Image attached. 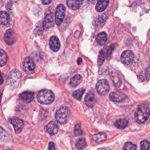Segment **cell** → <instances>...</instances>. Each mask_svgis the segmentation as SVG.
Wrapping results in <instances>:
<instances>
[{"mask_svg": "<svg viewBox=\"0 0 150 150\" xmlns=\"http://www.w3.org/2000/svg\"><path fill=\"white\" fill-rule=\"evenodd\" d=\"M150 116V105L142 104L138 106L135 112V119L139 124L144 123Z\"/></svg>", "mask_w": 150, "mask_h": 150, "instance_id": "cell-1", "label": "cell"}, {"mask_svg": "<svg viewBox=\"0 0 150 150\" xmlns=\"http://www.w3.org/2000/svg\"><path fill=\"white\" fill-rule=\"evenodd\" d=\"M38 101L43 104H49L54 100V95L53 91L48 89L40 90L38 94Z\"/></svg>", "mask_w": 150, "mask_h": 150, "instance_id": "cell-2", "label": "cell"}, {"mask_svg": "<svg viewBox=\"0 0 150 150\" xmlns=\"http://www.w3.org/2000/svg\"><path fill=\"white\" fill-rule=\"evenodd\" d=\"M69 110L66 107H61L57 110L55 114V118L58 123L60 124H65L69 119Z\"/></svg>", "mask_w": 150, "mask_h": 150, "instance_id": "cell-3", "label": "cell"}, {"mask_svg": "<svg viewBox=\"0 0 150 150\" xmlns=\"http://www.w3.org/2000/svg\"><path fill=\"white\" fill-rule=\"evenodd\" d=\"M97 93L101 96H105L110 90V85L107 80L102 79L99 80L96 86Z\"/></svg>", "mask_w": 150, "mask_h": 150, "instance_id": "cell-4", "label": "cell"}, {"mask_svg": "<svg viewBox=\"0 0 150 150\" xmlns=\"http://www.w3.org/2000/svg\"><path fill=\"white\" fill-rule=\"evenodd\" d=\"M21 78V73L18 70L14 69L11 71L8 77V83L11 86H15L18 84Z\"/></svg>", "mask_w": 150, "mask_h": 150, "instance_id": "cell-5", "label": "cell"}, {"mask_svg": "<svg viewBox=\"0 0 150 150\" xmlns=\"http://www.w3.org/2000/svg\"><path fill=\"white\" fill-rule=\"evenodd\" d=\"M110 99L116 103H125L129 100L127 95L119 91L111 92L110 94Z\"/></svg>", "mask_w": 150, "mask_h": 150, "instance_id": "cell-6", "label": "cell"}, {"mask_svg": "<svg viewBox=\"0 0 150 150\" xmlns=\"http://www.w3.org/2000/svg\"><path fill=\"white\" fill-rule=\"evenodd\" d=\"M65 7L63 4L59 5L55 12V22L57 25H60L65 16Z\"/></svg>", "mask_w": 150, "mask_h": 150, "instance_id": "cell-7", "label": "cell"}, {"mask_svg": "<svg viewBox=\"0 0 150 150\" xmlns=\"http://www.w3.org/2000/svg\"><path fill=\"white\" fill-rule=\"evenodd\" d=\"M23 68L26 74H30L34 72L35 69V64L33 60L30 57H25L23 63Z\"/></svg>", "mask_w": 150, "mask_h": 150, "instance_id": "cell-8", "label": "cell"}, {"mask_svg": "<svg viewBox=\"0 0 150 150\" xmlns=\"http://www.w3.org/2000/svg\"><path fill=\"white\" fill-rule=\"evenodd\" d=\"M134 59V53L130 50H125L124 51L121 56V60L122 63L125 65H129L131 64Z\"/></svg>", "mask_w": 150, "mask_h": 150, "instance_id": "cell-9", "label": "cell"}, {"mask_svg": "<svg viewBox=\"0 0 150 150\" xmlns=\"http://www.w3.org/2000/svg\"><path fill=\"white\" fill-rule=\"evenodd\" d=\"M9 121L13 126L15 131L16 133H19L22 131V130L23 128V126H24L23 122L22 121V120H21L19 118L14 117H12V118H9Z\"/></svg>", "mask_w": 150, "mask_h": 150, "instance_id": "cell-10", "label": "cell"}, {"mask_svg": "<svg viewBox=\"0 0 150 150\" xmlns=\"http://www.w3.org/2000/svg\"><path fill=\"white\" fill-rule=\"evenodd\" d=\"M4 40L6 44L11 45L16 40V36L12 29H8L4 35Z\"/></svg>", "mask_w": 150, "mask_h": 150, "instance_id": "cell-11", "label": "cell"}, {"mask_svg": "<svg viewBox=\"0 0 150 150\" xmlns=\"http://www.w3.org/2000/svg\"><path fill=\"white\" fill-rule=\"evenodd\" d=\"M84 100H85V103L86 105H87L88 107H90V108L93 107L96 102V99L94 93L91 91H89L87 94Z\"/></svg>", "mask_w": 150, "mask_h": 150, "instance_id": "cell-12", "label": "cell"}, {"mask_svg": "<svg viewBox=\"0 0 150 150\" xmlns=\"http://www.w3.org/2000/svg\"><path fill=\"white\" fill-rule=\"evenodd\" d=\"M49 46L53 52H57L60 47V43L58 38L56 36H53L49 40Z\"/></svg>", "mask_w": 150, "mask_h": 150, "instance_id": "cell-13", "label": "cell"}, {"mask_svg": "<svg viewBox=\"0 0 150 150\" xmlns=\"http://www.w3.org/2000/svg\"><path fill=\"white\" fill-rule=\"evenodd\" d=\"M45 131L51 135H55L59 131L58 125L53 121L50 122L45 127Z\"/></svg>", "mask_w": 150, "mask_h": 150, "instance_id": "cell-14", "label": "cell"}, {"mask_svg": "<svg viewBox=\"0 0 150 150\" xmlns=\"http://www.w3.org/2000/svg\"><path fill=\"white\" fill-rule=\"evenodd\" d=\"M19 98L23 101L29 103L33 100V93L31 91H25L20 94Z\"/></svg>", "mask_w": 150, "mask_h": 150, "instance_id": "cell-15", "label": "cell"}, {"mask_svg": "<svg viewBox=\"0 0 150 150\" xmlns=\"http://www.w3.org/2000/svg\"><path fill=\"white\" fill-rule=\"evenodd\" d=\"M109 4V0H98L96 5V9L98 12H102L104 11L108 6Z\"/></svg>", "mask_w": 150, "mask_h": 150, "instance_id": "cell-16", "label": "cell"}, {"mask_svg": "<svg viewBox=\"0 0 150 150\" xmlns=\"http://www.w3.org/2000/svg\"><path fill=\"white\" fill-rule=\"evenodd\" d=\"M107 40V35L104 32L98 33L96 36V41L101 46H103L106 43Z\"/></svg>", "mask_w": 150, "mask_h": 150, "instance_id": "cell-17", "label": "cell"}, {"mask_svg": "<svg viewBox=\"0 0 150 150\" xmlns=\"http://www.w3.org/2000/svg\"><path fill=\"white\" fill-rule=\"evenodd\" d=\"M128 124V121L125 118H120L115 122L114 125L118 128L124 129L127 127Z\"/></svg>", "mask_w": 150, "mask_h": 150, "instance_id": "cell-18", "label": "cell"}, {"mask_svg": "<svg viewBox=\"0 0 150 150\" xmlns=\"http://www.w3.org/2000/svg\"><path fill=\"white\" fill-rule=\"evenodd\" d=\"M82 81V77L80 74H76L70 80V85L72 87H75L78 86Z\"/></svg>", "mask_w": 150, "mask_h": 150, "instance_id": "cell-19", "label": "cell"}, {"mask_svg": "<svg viewBox=\"0 0 150 150\" xmlns=\"http://www.w3.org/2000/svg\"><path fill=\"white\" fill-rule=\"evenodd\" d=\"M66 3L68 7L73 10L78 9L80 7L79 0H67Z\"/></svg>", "mask_w": 150, "mask_h": 150, "instance_id": "cell-20", "label": "cell"}, {"mask_svg": "<svg viewBox=\"0 0 150 150\" xmlns=\"http://www.w3.org/2000/svg\"><path fill=\"white\" fill-rule=\"evenodd\" d=\"M9 21V17L7 12L5 11L0 12V25H6Z\"/></svg>", "mask_w": 150, "mask_h": 150, "instance_id": "cell-21", "label": "cell"}, {"mask_svg": "<svg viewBox=\"0 0 150 150\" xmlns=\"http://www.w3.org/2000/svg\"><path fill=\"white\" fill-rule=\"evenodd\" d=\"M111 77L115 86L117 87H119L121 84V79L120 76L115 73H112L111 74Z\"/></svg>", "mask_w": 150, "mask_h": 150, "instance_id": "cell-22", "label": "cell"}, {"mask_svg": "<svg viewBox=\"0 0 150 150\" xmlns=\"http://www.w3.org/2000/svg\"><path fill=\"white\" fill-rule=\"evenodd\" d=\"M8 60V56L5 52L0 49V67L4 66L6 64Z\"/></svg>", "mask_w": 150, "mask_h": 150, "instance_id": "cell-23", "label": "cell"}, {"mask_svg": "<svg viewBox=\"0 0 150 150\" xmlns=\"http://www.w3.org/2000/svg\"><path fill=\"white\" fill-rule=\"evenodd\" d=\"M93 139L97 142H102L107 139V135L104 133H98L93 136Z\"/></svg>", "mask_w": 150, "mask_h": 150, "instance_id": "cell-24", "label": "cell"}, {"mask_svg": "<svg viewBox=\"0 0 150 150\" xmlns=\"http://www.w3.org/2000/svg\"><path fill=\"white\" fill-rule=\"evenodd\" d=\"M9 139V135L8 133L0 127V141L6 142Z\"/></svg>", "mask_w": 150, "mask_h": 150, "instance_id": "cell-25", "label": "cell"}, {"mask_svg": "<svg viewBox=\"0 0 150 150\" xmlns=\"http://www.w3.org/2000/svg\"><path fill=\"white\" fill-rule=\"evenodd\" d=\"M84 91H85L84 88H79V89H78L77 90H75L73 93V97L75 99L80 101L81 99L82 96L84 94Z\"/></svg>", "mask_w": 150, "mask_h": 150, "instance_id": "cell-26", "label": "cell"}, {"mask_svg": "<svg viewBox=\"0 0 150 150\" xmlns=\"http://www.w3.org/2000/svg\"><path fill=\"white\" fill-rule=\"evenodd\" d=\"M107 56V50L105 49H102L100 52V54L98 56V63L99 66H101L103 62L104 61L105 57Z\"/></svg>", "mask_w": 150, "mask_h": 150, "instance_id": "cell-27", "label": "cell"}, {"mask_svg": "<svg viewBox=\"0 0 150 150\" xmlns=\"http://www.w3.org/2000/svg\"><path fill=\"white\" fill-rule=\"evenodd\" d=\"M86 144H87V142L85 138H81L77 141L76 143V147L78 149H81L86 145Z\"/></svg>", "mask_w": 150, "mask_h": 150, "instance_id": "cell-28", "label": "cell"}, {"mask_svg": "<svg viewBox=\"0 0 150 150\" xmlns=\"http://www.w3.org/2000/svg\"><path fill=\"white\" fill-rule=\"evenodd\" d=\"M136 149H137L136 145L130 142H127L125 144L122 150H136Z\"/></svg>", "mask_w": 150, "mask_h": 150, "instance_id": "cell-29", "label": "cell"}, {"mask_svg": "<svg viewBox=\"0 0 150 150\" xmlns=\"http://www.w3.org/2000/svg\"><path fill=\"white\" fill-rule=\"evenodd\" d=\"M141 150H149L150 142L147 140H144L141 142Z\"/></svg>", "mask_w": 150, "mask_h": 150, "instance_id": "cell-30", "label": "cell"}, {"mask_svg": "<svg viewBox=\"0 0 150 150\" xmlns=\"http://www.w3.org/2000/svg\"><path fill=\"white\" fill-rule=\"evenodd\" d=\"M53 23V15L52 13H50L48 15H46L45 19L44 25L46 26V25L51 24Z\"/></svg>", "mask_w": 150, "mask_h": 150, "instance_id": "cell-31", "label": "cell"}, {"mask_svg": "<svg viewBox=\"0 0 150 150\" xmlns=\"http://www.w3.org/2000/svg\"><path fill=\"white\" fill-rule=\"evenodd\" d=\"M74 133L76 135H80L83 134V131L81 128L80 124H76L74 128Z\"/></svg>", "mask_w": 150, "mask_h": 150, "instance_id": "cell-32", "label": "cell"}, {"mask_svg": "<svg viewBox=\"0 0 150 150\" xmlns=\"http://www.w3.org/2000/svg\"><path fill=\"white\" fill-rule=\"evenodd\" d=\"M145 77L146 80H149L150 79V66H148L145 70Z\"/></svg>", "mask_w": 150, "mask_h": 150, "instance_id": "cell-33", "label": "cell"}, {"mask_svg": "<svg viewBox=\"0 0 150 150\" xmlns=\"http://www.w3.org/2000/svg\"><path fill=\"white\" fill-rule=\"evenodd\" d=\"M114 45L111 46V47H110V48L107 50V56L108 57V58L109 59L110 57L111 56L112 53V51L114 50V47H113Z\"/></svg>", "mask_w": 150, "mask_h": 150, "instance_id": "cell-34", "label": "cell"}, {"mask_svg": "<svg viewBox=\"0 0 150 150\" xmlns=\"http://www.w3.org/2000/svg\"><path fill=\"white\" fill-rule=\"evenodd\" d=\"M48 150H55L54 144L53 142H50L49 144V149Z\"/></svg>", "mask_w": 150, "mask_h": 150, "instance_id": "cell-35", "label": "cell"}, {"mask_svg": "<svg viewBox=\"0 0 150 150\" xmlns=\"http://www.w3.org/2000/svg\"><path fill=\"white\" fill-rule=\"evenodd\" d=\"M80 4V6L81 5H87L88 2L89 1V0H79Z\"/></svg>", "mask_w": 150, "mask_h": 150, "instance_id": "cell-36", "label": "cell"}, {"mask_svg": "<svg viewBox=\"0 0 150 150\" xmlns=\"http://www.w3.org/2000/svg\"><path fill=\"white\" fill-rule=\"evenodd\" d=\"M42 2L44 5H47L50 4L52 2V0H42Z\"/></svg>", "mask_w": 150, "mask_h": 150, "instance_id": "cell-37", "label": "cell"}, {"mask_svg": "<svg viewBox=\"0 0 150 150\" xmlns=\"http://www.w3.org/2000/svg\"><path fill=\"white\" fill-rule=\"evenodd\" d=\"M4 81V79H3V77L2 76L1 73L0 72V84H2L3 83Z\"/></svg>", "mask_w": 150, "mask_h": 150, "instance_id": "cell-38", "label": "cell"}, {"mask_svg": "<svg viewBox=\"0 0 150 150\" xmlns=\"http://www.w3.org/2000/svg\"><path fill=\"white\" fill-rule=\"evenodd\" d=\"M82 62V60H81V58H79L78 59V60H77V63L79 64H80V63H81V62Z\"/></svg>", "mask_w": 150, "mask_h": 150, "instance_id": "cell-39", "label": "cell"}, {"mask_svg": "<svg viewBox=\"0 0 150 150\" xmlns=\"http://www.w3.org/2000/svg\"><path fill=\"white\" fill-rule=\"evenodd\" d=\"M1 93H0V102H1Z\"/></svg>", "mask_w": 150, "mask_h": 150, "instance_id": "cell-40", "label": "cell"}, {"mask_svg": "<svg viewBox=\"0 0 150 150\" xmlns=\"http://www.w3.org/2000/svg\"><path fill=\"white\" fill-rule=\"evenodd\" d=\"M6 150H11V149H6Z\"/></svg>", "mask_w": 150, "mask_h": 150, "instance_id": "cell-41", "label": "cell"}]
</instances>
